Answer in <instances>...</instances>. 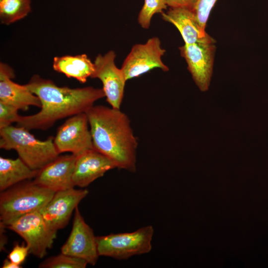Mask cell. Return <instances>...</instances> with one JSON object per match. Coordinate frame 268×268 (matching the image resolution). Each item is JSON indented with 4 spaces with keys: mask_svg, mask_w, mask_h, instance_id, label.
<instances>
[{
    "mask_svg": "<svg viewBox=\"0 0 268 268\" xmlns=\"http://www.w3.org/2000/svg\"><path fill=\"white\" fill-rule=\"evenodd\" d=\"M61 252L83 259L92 266L96 264L99 256L93 230L85 222L77 206L75 209L71 231L61 248Z\"/></svg>",
    "mask_w": 268,
    "mask_h": 268,
    "instance_id": "8fae6325",
    "label": "cell"
},
{
    "mask_svg": "<svg viewBox=\"0 0 268 268\" xmlns=\"http://www.w3.org/2000/svg\"><path fill=\"white\" fill-rule=\"evenodd\" d=\"M20 235L26 242L29 253L43 258L56 238L57 231L47 224L40 211L23 215L5 226Z\"/></svg>",
    "mask_w": 268,
    "mask_h": 268,
    "instance_id": "8992f818",
    "label": "cell"
},
{
    "mask_svg": "<svg viewBox=\"0 0 268 268\" xmlns=\"http://www.w3.org/2000/svg\"><path fill=\"white\" fill-rule=\"evenodd\" d=\"M85 113L94 149L116 168L135 172L138 143L128 116L120 109L103 105H93Z\"/></svg>",
    "mask_w": 268,
    "mask_h": 268,
    "instance_id": "7a4b0ae2",
    "label": "cell"
},
{
    "mask_svg": "<svg viewBox=\"0 0 268 268\" xmlns=\"http://www.w3.org/2000/svg\"><path fill=\"white\" fill-rule=\"evenodd\" d=\"M88 193L86 189L73 188L57 192L40 212L48 225L57 231L67 225L73 210Z\"/></svg>",
    "mask_w": 268,
    "mask_h": 268,
    "instance_id": "7c38bea8",
    "label": "cell"
},
{
    "mask_svg": "<svg viewBox=\"0 0 268 268\" xmlns=\"http://www.w3.org/2000/svg\"><path fill=\"white\" fill-rule=\"evenodd\" d=\"M53 67L55 71L82 83L86 82L88 77L91 78L95 70L94 63L86 54L55 57Z\"/></svg>",
    "mask_w": 268,
    "mask_h": 268,
    "instance_id": "e0dca14e",
    "label": "cell"
},
{
    "mask_svg": "<svg viewBox=\"0 0 268 268\" xmlns=\"http://www.w3.org/2000/svg\"><path fill=\"white\" fill-rule=\"evenodd\" d=\"M29 253V249L27 245L16 244L9 253L7 258L13 263L21 266Z\"/></svg>",
    "mask_w": 268,
    "mask_h": 268,
    "instance_id": "cb8c5ba5",
    "label": "cell"
},
{
    "mask_svg": "<svg viewBox=\"0 0 268 268\" xmlns=\"http://www.w3.org/2000/svg\"><path fill=\"white\" fill-rule=\"evenodd\" d=\"M76 156H58L39 170L34 183L55 192L74 188L72 181Z\"/></svg>",
    "mask_w": 268,
    "mask_h": 268,
    "instance_id": "4fadbf2b",
    "label": "cell"
},
{
    "mask_svg": "<svg viewBox=\"0 0 268 268\" xmlns=\"http://www.w3.org/2000/svg\"><path fill=\"white\" fill-rule=\"evenodd\" d=\"M31 11V0H0V19L9 25L26 16Z\"/></svg>",
    "mask_w": 268,
    "mask_h": 268,
    "instance_id": "d6986e66",
    "label": "cell"
},
{
    "mask_svg": "<svg viewBox=\"0 0 268 268\" xmlns=\"http://www.w3.org/2000/svg\"><path fill=\"white\" fill-rule=\"evenodd\" d=\"M0 148L15 150L19 157L34 170H40L59 155L53 136L40 140L29 130L12 125L0 129Z\"/></svg>",
    "mask_w": 268,
    "mask_h": 268,
    "instance_id": "3957f363",
    "label": "cell"
},
{
    "mask_svg": "<svg viewBox=\"0 0 268 268\" xmlns=\"http://www.w3.org/2000/svg\"><path fill=\"white\" fill-rule=\"evenodd\" d=\"M88 120L85 113L68 119L58 129L54 143L59 154L70 152L78 156L94 149Z\"/></svg>",
    "mask_w": 268,
    "mask_h": 268,
    "instance_id": "52a82bcc",
    "label": "cell"
},
{
    "mask_svg": "<svg viewBox=\"0 0 268 268\" xmlns=\"http://www.w3.org/2000/svg\"><path fill=\"white\" fill-rule=\"evenodd\" d=\"M163 19L173 24L180 32L185 44L201 42L208 37L201 27L193 9L184 7H170L161 13Z\"/></svg>",
    "mask_w": 268,
    "mask_h": 268,
    "instance_id": "2e32d148",
    "label": "cell"
},
{
    "mask_svg": "<svg viewBox=\"0 0 268 268\" xmlns=\"http://www.w3.org/2000/svg\"><path fill=\"white\" fill-rule=\"evenodd\" d=\"M199 0H166L170 7H184L194 9Z\"/></svg>",
    "mask_w": 268,
    "mask_h": 268,
    "instance_id": "d4e9b609",
    "label": "cell"
},
{
    "mask_svg": "<svg viewBox=\"0 0 268 268\" xmlns=\"http://www.w3.org/2000/svg\"><path fill=\"white\" fill-rule=\"evenodd\" d=\"M167 6L166 0H144L138 15V23L143 28H148L153 15L157 13H161Z\"/></svg>",
    "mask_w": 268,
    "mask_h": 268,
    "instance_id": "44dd1931",
    "label": "cell"
},
{
    "mask_svg": "<svg viewBox=\"0 0 268 268\" xmlns=\"http://www.w3.org/2000/svg\"><path fill=\"white\" fill-rule=\"evenodd\" d=\"M214 40L209 36L203 41L179 48L196 85L201 91H207L210 85L215 47Z\"/></svg>",
    "mask_w": 268,
    "mask_h": 268,
    "instance_id": "9c48e42d",
    "label": "cell"
},
{
    "mask_svg": "<svg viewBox=\"0 0 268 268\" xmlns=\"http://www.w3.org/2000/svg\"><path fill=\"white\" fill-rule=\"evenodd\" d=\"M25 85L41 103L39 112L29 116H20L16 123L17 126L28 130H47L58 120L86 113L95 101L105 97L102 88L61 87L37 74L33 75Z\"/></svg>",
    "mask_w": 268,
    "mask_h": 268,
    "instance_id": "6da1fadb",
    "label": "cell"
},
{
    "mask_svg": "<svg viewBox=\"0 0 268 268\" xmlns=\"http://www.w3.org/2000/svg\"><path fill=\"white\" fill-rule=\"evenodd\" d=\"M18 109L7 103L0 101V129L17 123L20 115Z\"/></svg>",
    "mask_w": 268,
    "mask_h": 268,
    "instance_id": "7402d4cb",
    "label": "cell"
},
{
    "mask_svg": "<svg viewBox=\"0 0 268 268\" xmlns=\"http://www.w3.org/2000/svg\"><path fill=\"white\" fill-rule=\"evenodd\" d=\"M39 170L30 168L19 157L15 159L0 157V191L35 178Z\"/></svg>",
    "mask_w": 268,
    "mask_h": 268,
    "instance_id": "ac0fdd59",
    "label": "cell"
},
{
    "mask_svg": "<svg viewBox=\"0 0 268 268\" xmlns=\"http://www.w3.org/2000/svg\"><path fill=\"white\" fill-rule=\"evenodd\" d=\"M216 1L217 0H199L193 9L201 27L204 30L210 13Z\"/></svg>",
    "mask_w": 268,
    "mask_h": 268,
    "instance_id": "603a6c76",
    "label": "cell"
},
{
    "mask_svg": "<svg viewBox=\"0 0 268 268\" xmlns=\"http://www.w3.org/2000/svg\"><path fill=\"white\" fill-rule=\"evenodd\" d=\"M116 168L107 156L94 149L76 156L72 181L74 186L85 187L108 171Z\"/></svg>",
    "mask_w": 268,
    "mask_h": 268,
    "instance_id": "5bb4252c",
    "label": "cell"
},
{
    "mask_svg": "<svg viewBox=\"0 0 268 268\" xmlns=\"http://www.w3.org/2000/svg\"><path fill=\"white\" fill-rule=\"evenodd\" d=\"M14 77L13 69L8 65L0 64V101L18 110L27 111L30 106L41 108L39 98L25 85L12 80Z\"/></svg>",
    "mask_w": 268,
    "mask_h": 268,
    "instance_id": "9a60e30c",
    "label": "cell"
},
{
    "mask_svg": "<svg viewBox=\"0 0 268 268\" xmlns=\"http://www.w3.org/2000/svg\"><path fill=\"white\" fill-rule=\"evenodd\" d=\"M56 192L32 182L18 183L1 192L0 226L8 224L26 214L40 211Z\"/></svg>",
    "mask_w": 268,
    "mask_h": 268,
    "instance_id": "277c9868",
    "label": "cell"
},
{
    "mask_svg": "<svg viewBox=\"0 0 268 268\" xmlns=\"http://www.w3.org/2000/svg\"><path fill=\"white\" fill-rule=\"evenodd\" d=\"M153 233V227L148 225L132 232L96 237L98 255L126 260L135 255L148 253L152 249Z\"/></svg>",
    "mask_w": 268,
    "mask_h": 268,
    "instance_id": "5b68a950",
    "label": "cell"
},
{
    "mask_svg": "<svg viewBox=\"0 0 268 268\" xmlns=\"http://www.w3.org/2000/svg\"><path fill=\"white\" fill-rule=\"evenodd\" d=\"M115 58L113 51L99 54L93 63L95 70L91 78L101 80L107 101L112 108L120 109L127 80L121 69L116 66Z\"/></svg>",
    "mask_w": 268,
    "mask_h": 268,
    "instance_id": "30bf717a",
    "label": "cell"
},
{
    "mask_svg": "<svg viewBox=\"0 0 268 268\" xmlns=\"http://www.w3.org/2000/svg\"><path fill=\"white\" fill-rule=\"evenodd\" d=\"M2 268H21V266L18 265L8 259H6L4 260L2 265Z\"/></svg>",
    "mask_w": 268,
    "mask_h": 268,
    "instance_id": "484cf974",
    "label": "cell"
},
{
    "mask_svg": "<svg viewBox=\"0 0 268 268\" xmlns=\"http://www.w3.org/2000/svg\"><path fill=\"white\" fill-rule=\"evenodd\" d=\"M165 52L158 37H152L144 44L134 45L121 68L126 80L138 77L154 68L168 71L169 68L162 60Z\"/></svg>",
    "mask_w": 268,
    "mask_h": 268,
    "instance_id": "ba28073f",
    "label": "cell"
},
{
    "mask_svg": "<svg viewBox=\"0 0 268 268\" xmlns=\"http://www.w3.org/2000/svg\"><path fill=\"white\" fill-rule=\"evenodd\" d=\"M88 263L85 260L63 253L48 258L42 262L39 268H84Z\"/></svg>",
    "mask_w": 268,
    "mask_h": 268,
    "instance_id": "ffe728a7",
    "label": "cell"
}]
</instances>
